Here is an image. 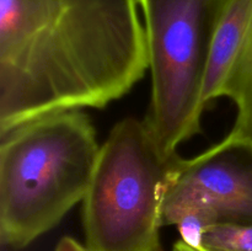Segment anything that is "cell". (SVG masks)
<instances>
[{"label":"cell","mask_w":252,"mask_h":251,"mask_svg":"<svg viewBox=\"0 0 252 251\" xmlns=\"http://www.w3.org/2000/svg\"><path fill=\"white\" fill-rule=\"evenodd\" d=\"M147 70L139 0H0V133L105 107Z\"/></svg>","instance_id":"cell-1"},{"label":"cell","mask_w":252,"mask_h":251,"mask_svg":"<svg viewBox=\"0 0 252 251\" xmlns=\"http://www.w3.org/2000/svg\"><path fill=\"white\" fill-rule=\"evenodd\" d=\"M101 147L89 116L66 110L0 133V239L22 249L83 202Z\"/></svg>","instance_id":"cell-2"},{"label":"cell","mask_w":252,"mask_h":251,"mask_svg":"<svg viewBox=\"0 0 252 251\" xmlns=\"http://www.w3.org/2000/svg\"><path fill=\"white\" fill-rule=\"evenodd\" d=\"M181 157H165L144 120L118 122L101 145L83 199L89 251H150L160 244L162 203Z\"/></svg>","instance_id":"cell-3"},{"label":"cell","mask_w":252,"mask_h":251,"mask_svg":"<svg viewBox=\"0 0 252 251\" xmlns=\"http://www.w3.org/2000/svg\"><path fill=\"white\" fill-rule=\"evenodd\" d=\"M223 0H139L152 98L145 125L165 157L201 129L202 89Z\"/></svg>","instance_id":"cell-4"},{"label":"cell","mask_w":252,"mask_h":251,"mask_svg":"<svg viewBox=\"0 0 252 251\" xmlns=\"http://www.w3.org/2000/svg\"><path fill=\"white\" fill-rule=\"evenodd\" d=\"M218 223H252V145L226 135L192 159H180L167 182L162 226L201 249L203 233Z\"/></svg>","instance_id":"cell-5"},{"label":"cell","mask_w":252,"mask_h":251,"mask_svg":"<svg viewBox=\"0 0 252 251\" xmlns=\"http://www.w3.org/2000/svg\"><path fill=\"white\" fill-rule=\"evenodd\" d=\"M230 98L236 118L231 139L252 145V0H223L202 89L204 107Z\"/></svg>","instance_id":"cell-6"},{"label":"cell","mask_w":252,"mask_h":251,"mask_svg":"<svg viewBox=\"0 0 252 251\" xmlns=\"http://www.w3.org/2000/svg\"><path fill=\"white\" fill-rule=\"evenodd\" d=\"M203 251H252V223H218L204 230Z\"/></svg>","instance_id":"cell-7"},{"label":"cell","mask_w":252,"mask_h":251,"mask_svg":"<svg viewBox=\"0 0 252 251\" xmlns=\"http://www.w3.org/2000/svg\"><path fill=\"white\" fill-rule=\"evenodd\" d=\"M54 251H89L88 248L70 236H64L57 244Z\"/></svg>","instance_id":"cell-8"},{"label":"cell","mask_w":252,"mask_h":251,"mask_svg":"<svg viewBox=\"0 0 252 251\" xmlns=\"http://www.w3.org/2000/svg\"><path fill=\"white\" fill-rule=\"evenodd\" d=\"M172 251H203V250H201V249L191 248V246L187 245V244H185L182 240H180L175 244Z\"/></svg>","instance_id":"cell-9"},{"label":"cell","mask_w":252,"mask_h":251,"mask_svg":"<svg viewBox=\"0 0 252 251\" xmlns=\"http://www.w3.org/2000/svg\"><path fill=\"white\" fill-rule=\"evenodd\" d=\"M150 251H164V249H162L161 245H160V244H159V245L155 246V248L153 249V250H150Z\"/></svg>","instance_id":"cell-10"}]
</instances>
